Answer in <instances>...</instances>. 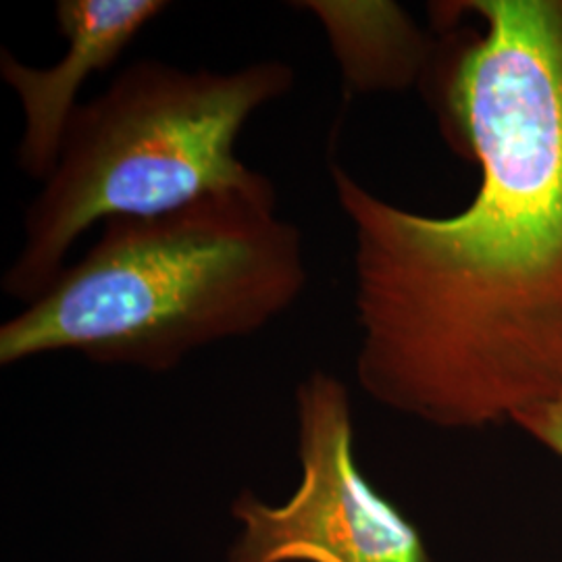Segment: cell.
I'll return each instance as SVG.
<instances>
[{"mask_svg": "<svg viewBox=\"0 0 562 562\" xmlns=\"http://www.w3.org/2000/svg\"><path fill=\"white\" fill-rule=\"evenodd\" d=\"M429 71L443 136L480 169L471 202L423 215L331 167L355 238L357 380L450 431L562 392V0H467Z\"/></svg>", "mask_w": 562, "mask_h": 562, "instance_id": "6da1fadb", "label": "cell"}, {"mask_svg": "<svg viewBox=\"0 0 562 562\" xmlns=\"http://www.w3.org/2000/svg\"><path fill=\"white\" fill-rule=\"evenodd\" d=\"M306 280L301 232L280 217L269 180L111 220L80 261L0 325V364L71 350L165 373L199 348L261 331Z\"/></svg>", "mask_w": 562, "mask_h": 562, "instance_id": "7a4b0ae2", "label": "cell"}, {"mask_svg": "<svg viewBox=\"0 0 562 562\" xmlns=\"http://www.w3.org/2000/svg\"><path fill=\"white\" fill-rule=\"evenodd\" d=\"M294 80L280 59L234 71L159 59L127 65L101 97L78 106L53 176L25 211L21 250L2 276L4 294L38 301L97 223L155 217L267 180L238 159L236 142Z\"/></svg>", "mask_w": 562, "mask_h": 562, "instance_id": "3957f363", "label": "cell"}, {"mask_svg": "<svg viewBox=\"0 0 562 562\" xmlns=\"http://www.w3.org/2000/svg\"><path fill=\"white\" fill-rule=\"evenodd\" d=\"M301 485L280 506L241 492L227 562H429L422 536L362 477L346 385L323 371L296 390Z\"/></svg>", "mask_w": 562, "mask_h": 562, "instance_id": "277c9868", "label": "cell"}, {"mask_svg": "<svg viewBox=\"0 0 562 562\" xmlns=\"http://www.w3.org/2000/svg\"><path fill=\"white\" fill-rule=\"evenodd\" d=\"M169 9L162 0H59L55 20L67 41L63 59L32 67L2 48L0 76L20 101L18 165L30 180H48L59 161L83 81L106 71L142 30Z\"/></svg>", "mask_w": 562, "mask_h": 562, "instance_id": "5b68a950", "label": "cell"}, {"mask_svg": "<svg viewBox=\"0 0 562 562\" xmlns=\"http://www.w3.org/2000/svg\"><path fill=\"white\" fill-rule=\"evenodd\" d=\"M329 36L348 92H398L425 81L436 46L396 2H301Z\"/></svg>", "mask_w": 562, "mask_h": 562, "instance_id": "8992f818", "label": "cell"}, {"mask_svg": "<svg viewBox=\"0 0 562 562\" xmlns=\"http://www.w3.org/2000/svg\"><path fill=\"white\" fill-rule=\"evenodd\" d=\"M513 425L562 459V392L529 411H522L513 419Z\"/></svg>", "mask_w": 562, "mask_h": 562, "instance_id": "52a82bcc", "label": "cell"}]
</instances>
